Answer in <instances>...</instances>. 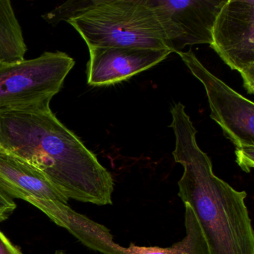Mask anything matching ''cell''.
I'll use <instances>...</instances> for the list:
<instances>
[{
    "mask_svg": "<svg viewBox=\"0 0 254 254\" xmlns=\"http://www.w3.org/2000/svg\"><path fill=\"white\" fill-rule=\"evenodd\" d=\"M0 254H23L18 247L14 245L0 230Z\"/></svg>",
    "mask_w": 254,
    "mask_h": 254,
    "instance_id": "obj_13",
    "label": "cell"
},
{
    "mask_svg": "<svg viewBox=\"0 0 254 254\" xmlns=\"http://www.w3.org/2000/svg\"><path fill=\"white\" fill-rule=\"evenodd\" d=\"M0 65H1V64H0Z\"/></svg>",
    "mask_w": 254,
    "mask_h": 254,
    "instance_id": "obj_15",
    "label": "cell"
},
{
    "mask_svg": "<svg viewBox=\"0 0 254 254\" xmlns=\"http://www.w3.org/2000/svg\"><path fill=\"white\" fill-rule=\"evenodd\" d=\"M185 206L186 236L171 247L138 246L133 242L128 247L114 242L109 229L98 223L87 248L102 254H210L206 239L197 218L190 205Z\"/></svg>",
    "mask_w": 254,
    "mask_h": 254,
    "instance_id": "obj_9",
    "label": "cell"
},
{
    "mask_svg": "<svg viewBox=\"0 0 254 254\" xmlns=\"http://www.w3.org/2000/svg\"><path fill=\"white\" fill-rule=\"evenodd\" d=\"M67 22L89 49L135 47L169 50L150 0L84 1Z\"/></svg>",
    "mask_w": 254,
    "mask_h": 254,
    "instance_id": "obj_3",
    "label": "cell"
},
{
    "mask_svg": "<svg viewBox=\"0 0 254 254\" xmlns=\"http://www.w3.org/2000/svg\"><path fill=\"white\" fill-rule=\"evenodd\" d=\"M74 65L73 59L62 52L0 65V111L50 105Z\"/></svg>",
    "mask_w": 254,
    "mask_h": 254,
    "instance_id": "obj_5",
    "label": "cell"
},
{
    "mask_svg": "<svg viewBox=\"0 0 254 254\" xmlns=\"http://www.w3.org/2000/svg\"><path fill=\"white\" fill-rule=\"evenodd\" d=\"M89 51L87 83L93 87L128 79L163 62L172 53L168 49L135 47H96Z\"/></svg>",
    "mask_w": 254,
    "mask_h": 254,
    "instance_id": "obj_8",
    "label": "cell"
},
{
    "mask_svg": "<svg viewBox=\"0 0 254 254\" xmlns=\"http://www.w3.org/2000/svg\"><path fill=\"white\" fill-rule=\"evenodd\" d=\"M17 208V204L13 199L5 195L0 191V223L8 219Z\"/></svg>",
    "mask_w": 254,
    "mask_h": 254,
    "instance_id": "obj_12",
    "label": "cell"
},
{
    "mask_svg": "<svg viewBox=\"0 0 254 254\" xmlns=\"http://www.w3.org/2000/svg\"><path fill=\"white\" fill-rule=\"evenodd\" d=\"M206 90L211 118L234 145L236 161L250 173L254 167V105L209 72L191 50L177 52Z\"/></svg>",
    "mask_w": 254,
    "mask_h": 254,
    "instance_id": "obj_4",
    "label": "cell"
},
{
    "mask_svg": "<svg viewBox=\"0 0 254 254\" xmlns=\"http://www.w3.org/2000/svg\"><path fill=\"white\" fill-rule=\"evenodd\" d=\"M172 53L210 44L212 28L227 0H150Z\"/></svg>",
    "mask_w": 254,
    "mask_h": 254,
    "instance_id": "obj_7",
    "label": "cell"
},
{
    "mask_svg": "<svg viewBox=\"0 0 254 254\" xmlns=\"http://www.w3.org/2000/svg\"><path fill=\"white\" fill-rule=\"evenodd\" d=\"M0 191L10 198L35 197L67 204L61 193L41 172L12 154L0 151Z\"/></svg>",
    "mask_w": 254,
    "mask_h": 254,
    "instance_id": "obj_10",
    "label": "cell"
},
{
    "mask_svg": "<svg viewBox=\"0 0 254 254\" xmlns=\"http://www.w3.org/2000/svg\"><path fill=\"white\" fill-rule=\"evenodd\" d=\"M209 45L239 72L248 94H254V0H227L215 19Z\"/></svg>",
    "mask_w": 254,
    "mask_h": 254,
    "instance_id": "obj_6",
    "label": "cell"
},
{
    "mask_svg": "<svg viewBox=\"0 0 254 254\" xmlns=\"http://www.w3.org/2000/svg\"><path fill=\"white\" fill-rule=\"evenodd\" d=\"M55 254H67L66 252H64V251H62V250H58V251H56V253H55Z\"/></svg>",
    "mask_w": 254,
    "mask_h": 254,
    "instance_id": "obj_14",
    "label": "cell"
},
{
    "mask_svg": "<svg viewBox=\"0 0 254 254\" xmlns=\"http://www.w3.org/2000/svg\"><path fill=\"white\" fill-rule=\"evenodd\" d=\"M0 151L38 169L69 200L113 204L111 172L50 105L0 111Z\"/></svg>",
    "mask_w": 254,
    "mask_h": 254,
    "instance_id": "obj_1",
    "label": "cell"
},
{
    "mask_svg": "<svg viewBox=\"0 0 254 254\" xmlns=\"http://www.w3.org/2000/svg\"><path fill=\"white\" fill-rule=\"evenodd\" d=\"M27 47L11 2L0 0V64L25 60Z\"/></svg>",
    "mask_w": 254,
    "mask_h": 254,
    "instance_id": "obj_11",
    "label": "cell"
},
{
    "mask_svg": "<svg viewBox=\"0 0 254 254\" xmlns=\"http://www.w3.org/2000/svg\"><path fill=\"white\" fill-rule=\"evenodd\" d=\"M175 136L172 154L184 168L178 196L191 206L210 254H254V231L247 192L217 177L210 158L196 140L197 130L181 102L171 108Z\"/></svg>",
    "mask_w": 254,
    "mask_h": 254,
    "instance_id": "obj_2",
    "label": "cell"
}]
</instances>
